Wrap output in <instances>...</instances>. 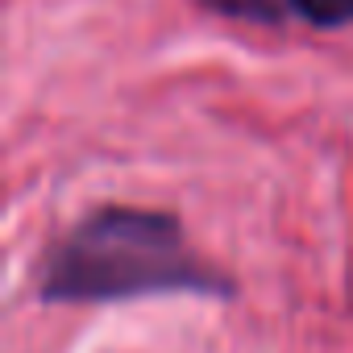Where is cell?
<instances>
[{"label":"cell","mask_w":353,"mask_h":353,"mask_svg":"<svg viewBox=\"0 0 353 353\" xmlns=\"http://www.w3.org/2000/svg\"><path fill=\"white\" fill-rule=\"evenodd\" d=\"M42 303H129L154 295L233 299L237 279L192 250L174 212L100 204L46 245L34 270Z\"/></svg>","instance_id":"obj_1"},{"label":"cell","mask_w":353,"mask_h":353,"mask_svg":"<svg viewBox=\"0 0 353 353\" xmlns=\"http://www.w3.org/2000/svg\"><path fill=\"white\" fill-rule=\"evenodd\" d=\"M200 9L245 26H283V17L291 13L287 0H200Z\"/></svg>","instance_id":"obj_2"},{"label":"cell","mask_w":353,"mask_h":353,"mask_svg":"<svg viewBox=\"0 0 353 353\" xmlns=\"http://www.w3.org/2000/svg\"><path fill=\"white\" fill-rule=\"evenodd\" d=\"M287 9L312 30H345V26H353V0H287Z\"/></svg>","instance_id":"obj_3"}]
</instances>
